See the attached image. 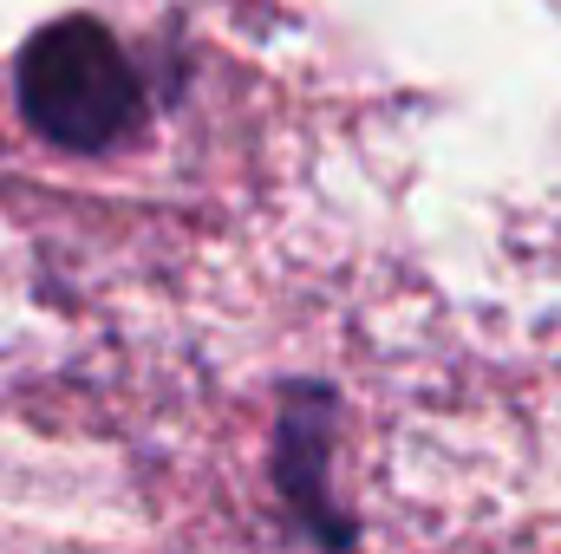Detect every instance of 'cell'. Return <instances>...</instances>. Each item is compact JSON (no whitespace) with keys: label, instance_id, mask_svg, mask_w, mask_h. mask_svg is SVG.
Instances as JSON below:
<instances>
[{"label":"cell","instance_id":"cell-1","mask_svg":"<svg viewBox=\"0 0 561 554\" xmlns=\"http://www.w3.org/2000/svg\"><path fill=\"white\" fill-rule=\"evenodd\" d=\"M13 99L33 138H46L53 150H79V157L112 150L144 125V79L131 53L118 46L112 26L85 13L53 20L20 46Z\"/></svg>","mask_w":561,"mask_h":554},{"label":"cell","instance_id":"cell-2","mask_svg":"<svg viewBox=\"0 0 561 554\" xmlns=\"http://www.w3.org/2000/svg\"><path fill=\"white\" fill-rule=\"evenodd\" d=\"M333 392L327 385H294L280 405V430H275V483L287 496V509L327 542V549H353V522L333 509L327 489V463H333Z\"/></svg>","mask_w":561,"mask_h":554}]
</instances>
